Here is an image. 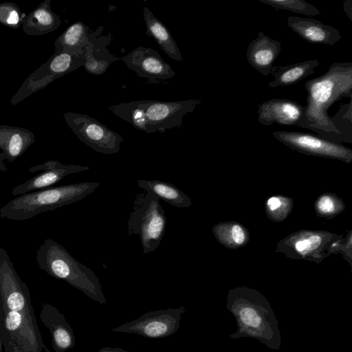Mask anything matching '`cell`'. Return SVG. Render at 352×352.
Here are the masks:
<instances>
[{
    "label": "cell",
    "mask_w": 352,
    "mask_h": 352,
    "mask_svg": "<svg viewBox=\"0 0 352 352\" xmlns=\"http://www.w3.org/2000/svg\"><path fill=\"white\" fill-rule=\"evenodd\" d=\"M0 333L5 352H42L45 349L28 286L1 246Z\"/></svg>",
    "instance_id": "cell-1"
},
{
    "label": "cell",
    "mask_w": 352,
    "mask_h": 352,
    "mask_svg": "<svg viewBox=\"0 0 352 352\" xmlns=\"http://www.w3.org/2000/svg\"><path fill=\"white\" fill-rule=\"evenodd\" d=\"M307 129L331 142L344 141L328 115L329 109L344 98L352 99V63H335L323 75L305 82Z\"/></svg>",
    "instance_id": "cell-2"
},
{
    "label": "cell",
    "mask_w": 352,
    "mask_h": 352,
    "mask_svg": "<svg viewBox=\"0 0 352 352\" xmlns=\"http://www.w3.org/2000/svg\"><path fill=\"white\" fill-rule=\"evenodd\" d=\"M226 307L234 317L236 330L230 339L251 338L267 347L280 350L282 341L277 318L270 302L259 292L248 287L230 289Z\"/></svg>",
    "instance_id": "cell-3"
},
{
    "label": "cell",
    "mask_w": 352,
    "mask_h": 352,
    "mask_svg": "<svg viewBox=\"0 0 352 352\" xmlns=\"http://www.w3.org/2000/svg\"><path fill=\"white\" fill-rule=\"evenodd\" d=\"M201 102L199 99L179 101L140 100L112 104L108 109L116 116L147 133L179 128L184 116Z\"/></svg>",
    "instance_id": "cell-4"
},
{
    "label": "cell",
    "mask_w": 352,
    "mask_h": 352,
    "mask_svg": "<svg viewBox=\"0 0 352 352\" xmlns=\"http://www.w3.org/2000/svg\"><path fill=\"white\" fill-rule=\"evenodd\" d=\"M36 260L39 268L52 277L65 280L101 305L107 303L102 285L94 271L58 242L45 239L36 250Z\"/></svg>",
    "instance_id": "cell-5"
},
{
    "label": "cell",
    "mask_w": 352,
    "mask_h": 352,
    "mask_svg": "<svg viewBox=\"0 0 352 352\" xmlns=\"http://www.w3.org/2000/svg\"><path fill=\"white\" fill-rule=\"evenodd\" d=\"M99 186V182H85L19 195L0 209V217L14 221L30 219L38 214L80 201Z\"/></svg>",
    "instance_id": "cell-6"
},
{
    "label": "cell",
    "mask_w": 352,
    "mask_h": 352,
    "mask_svg": "<svg viewBox=\"0 0 352 352\" xmlns=\"http://www.w3.org/2000/svg\"><path fill=\"white\" fill-rule=\"evenodd\" d=\"M165 212L160 199L146 191L136 196L127 222L128 234H138L144 254L155 250L164 235Z\"/></svg>",
    "instance_id": "cell-7"
},
{
    "label": "cell",
    "mask_w": 352,
    "mask_h": 352,
    "mask_svg": "<svg viewBox=\"0 0 352 352\" xmlns=\"http://www.w3.org/2000/svg\"><path fill=\"white\" fill-rule=\"evenodd\" d=\"M84 64V54L55 52L45 63L26 78L12 97L10 104H17L56 78L76 70Z\"/></svg>",
    "instance_id": "cell-8"
},
{
    "label": "cell",
    "mask_w": 352,
    "mask_h": 352,
    "mask_svg": "<svg viewBox=\"0 0 352 352\" xmlns=\"http://www.w3.org/2000/svg\"><path fill=\"white\" fill-rule=\"evenodd\" d=\"M64 118L77 138L94 151L105 155L120 151L123 138L87 115L67 112Z\"/></svg>",
    "instance_id": "cell-9"
},
{
    "label": "cell",
    "mask_w": 352,
    "mask_h": 352,
    "mask_svg": "<svg viewBox=\"0 0 352 352\" xmlns=\"http://www.w3.org/2000/svg\"><path fill=\"white\" fill-rule=\"evenodd\" d=\"M184 306L146 312L138 318L112 329L116 333H134L148 338H163L175 333L180 326Z\"/></svg>",
    "instance_id": "cell-10"
},
{
    "label": "cell",
    "mask_w": 352,
    "mask_h": 352,
    "mask_svg": "<svg viewBox=\"0 0 352 352\" xmlns=\"http://www.w3.org/2000/svg\"><path fill=\"white\" fill-rule=\"evenodd\" d=\"M274 138L293 150L306 155L328 157L350 162L352 150L336 142L307 133L279 131Z\"/></svg>",
    "instance_id": "cell-11"
},
{
    "label": "cell",
    "mask_w": 352,
    "mask_h": 352,
    "mask_svg": "<svg viewBox=\"0 0 352 352\" xmlns=\"http://www.w3.org/2000/svg\"><path fill=\"white\" fill-rule=\"evenodd\" d=\"M120 60L140 77L151 83H159L175 76L170 65L152 48L140 46L120 57Z\"/></svg>",
    "instance_id": "cell-12"
},
{
    "label": "cell",
    "mask_w": 352,
    "mask_h": 352,
    "mask_svg": "<svg viewBox=\"0 0 352 352\" xmlns=\"http://www.w3.org/2000/svg\"><path fill=\"white\" fill-rule=\"evenodd\" d=\"M305 106L287 98H273L258 105V121L269 126L274 122L307 129Z\"/></svg>",
    "instance_id": "cell-13"
},
{
    "label": "cell",
    "mask_w": 352,
    "mask_h": 352,
    "mask_svg": "<svg viewBox=\"0 0 352 352\" xmlns=\"http://www.w3.org/2000/svg\"><path fill=\"white\" fill-rule=\"evenodd\" d=\"M89 168L87 166L65 165L56 160L47 161L43 164L30 167L28 170L30 173H33L38 170H43L44 172L14 187L12 190V195H21L46 188L58 183L68 175L87 170Z\"/></svg>",
    "instance_id": "cell-14"
},
{
    "label": "cell",
    "mask_w": 352,
    "mask_h": 352,
    "mask_svg": "<svg viewBox=\"0 0 352 352\" xmlns=\"http://www.w3.org/2000/svg\"><path fill=\"white\" fill-rule=\"evenodd\" d=\"M103 27L89 32L88 43L85 48L84 67L87 72L94 75L104 74L110 65L120 60L110 53L108 46L113 41L111 33L103 34Z\"/></svg>",
    "instance_id": "cell-15"
},
{
    "label": "cell",
    "mask_w": 352,
    "mask_h": 352,
    "mask_svg": "<svg viewBox=\"0 0 352 352\" xmlns=\"http://www.w3.org/2000/svg\"><path fill=\"white\" fill-rule=\"evenodd\" d=\"M287 25L303 40L312 44L333 45L342 38L336 28L311 18L290 16Z\"/></svg>",
    "instance_id": "cell-16"
},
{
    "label": "cell",
    "mask_w": 352,
    "mask_h": 352,
    "mask_svg": "<svg viewBox=\"0 0 352 352\" xmlns=\"http://www.w3.org/2000/svg\"><path fill=\"white\" fill-rule=\"evenodd\" d=\"M281 51V43L263 32L248 45L246 57L249 64L257 72L268 76L274 67V63Z\"/></svg>",
    "instance_id": "cell-17"
},
{
    "label": "cell",
    "mask_w": 352,
    "mask_h": 352,
    "mask_svg": "<svg viewBox=\"0 0 352 352\" xmlns=\"http://www.w3.org/2000/svg\"><path fill=\"white\" fill-rule=\"evenodd\" d=\"M41 318L49 329L52 346L56 352H65L74 346L76 340L74 330L63 314L56 307L45 305L41 313Z\"/></svg>",
    "instance_id": "cell-18"
},
{
    "label": "cell",
    "mask_w": 352,
    "mask_h": 352,
    "mask_svg": "<svg viewBox=\"0 0 352 352\" xmlns=\"http://www.w3.org/2000/svg\"><path fill=\"white\" fill-rule=\"evenodd\" d=\"M34 134L24 128L0 125V149L12 162L22 155L34 142Z\"/></svg>",
    "instance_id": "cell-19"
},
{
    "label": "cell",
    "mask_w": 352,
    "mask_h": 352,
    "mask_svg": "<svg viewBox=\"0 0 352 352\" xmlns=\"http://www.w3.org/2000/svg\"><path fill=\"white\" fill-rule=\"evenodd\" d=\"M51 0H45L22 21L23 32L30 36L44 35L58 29L61 24L60 16L50 6Z\"/></svg>",
    "instance_id": "cell-20"
},
{
    "label": "cell",
    "mask_w": 352,
    "mask_h": 352,
    "mask_svg": "<svg viewBox=\"0 0 352 352\" xmlns=\"http://www.w3.org/2000/svg\"><path fill=\"white\" fill-rule=\"evenodd\" d=\"M143 16L146 28V34L153 37L170 58L182 62L183 58L181 52L166 27L147 7L144 8Z\"/></svg>",
    "instance_id": "cell-21"
},
{
    "label": "cell",
    "mask_w": 352,
    "mask_h": 352,
    "mask_svg": "<svg viewBox=\"0 0 352 352\" xmlns=\"http://www.w3.org/2000/svg\"><path fill=\"white\" fill-rule=\"evenodd\" d=\"M319 66L318 60H309L280 67L274 66L271 74L274 79L270 82L269 87L276 88L279 86L294 85L314 73Z\"/></svg>",
    "instance_id": "cell-22"
},
{
    "label": "cell",
    "mask_w": 352,
    "mask_h": 352,
    "mask_svg": "<svg viewBox=\"0 0 352 352\" xmlns=\"http://www.w3.org/2000/svg\"><path fill=\"white\" fill-rule=\"evenodd\" d=\"M89 28L81 21L69 25L55 41V52L84 54L88 43Z\"/></svg>",
    "instance_id": "cell-23"
},
{
    "label": "cell",
    "mask_w": 352,
    "mask_h": 352,
    "mask_svg": "<svg viewBox=\"0 0 352 352\" xmlns=\"http://www.w3.org/2000/svg\"><path fill=\"white\" fill-rule=\"evenodd\" d=\"M138 185L159 199L177 208H186L192 205L191 199L173 184L160 180L138 179Z\"/></svg>",
    "instance_id": "cell-24"
},
{
    "label": "cell",
    "mask_w": 352,
    "mask_h": 352,
    "mask_svg": "<svg viewBox=\"0 0 352 352\" xmlns=\"http://www.w3.org/2000/svg\"><path fill=\"white\" fill-rule=\"evenodd\" d=\"M259 1L276 9L290 11L309 16L320 14L318 8L304 0H259Z\"/></svg>",
    "instance_id": "cell-25"
},
{
    "label": "cell",
    "mask_w": 352,
    "mask_h": 352,
    "mask_svg": "<svg viewBox=\"0 0 352 352\" xmlns=\"http://www.w3.org/2000/svg\"><path fill=\"white\" fill-rule=\"evenodd\" d=\"M23 14L19 7L12 2L0 3V23L8 28H19L22 25Z\"/></svg>",
    "instance_id": "cell-26"
},
{
    "label": "cell",
    "mask_w": 352,
    "mask_h": 352,
    "mask_svg": "<svg viewBox=\"0 0 352 352\" xmlns=\"http://www.w3.org/2000/svg\"><path fill=\"white\" fill-rule=\"evenodd\" d=\"M344 205L342 200L336 196L323 195L318 197L316 203V210L318 215L331 217L342 211Z\"/></svg>",
    "instance_id": "cell-27"
},
{
    "label": "cell",
    "mask_w": 352,
    "mask_h": 352,
    "mask_svg": "<svg viewBox=\"0 0 352 352\" xmlns=\"http://www.w3.org/2000/svg\"><path fill=\"white\" fill-rule=\"evenodd\" d=\"M323 237L318 234H308L299 238L294 243V248L298 254L309 255L322 244Z\"/></svg>",
    "instance_id": "cell-28"
},
{
    "label": "cell",
    "mask_w": 352,
    "mask_h": 352,
    "mask_svg": "<svg viewBox=\"0 0 352 352\" xmlns=\"http://www.w3.org/2000/svg\"><path fill=\"white\" fill-rule=\"evenodd\" d=\"M230 238L233 244L241 245L246 241V234L244 229L239 224H234L229 230Z\"/></svg>",
    "instance_id": "cell-29"
},
{
    "label": "cell",
    "mask_w": 352,
    "mask_h": 352,
    "mask_svg": "<svg viewBox=\"0 0 352 352\" xmlns=\"http://www.w3.org/2000/svg\"><path fill=\"white\" fill-rule=\"evenodd\" d=\"M285 203V200L280 197L274 196L270 197L267 201V209L270 216L271 217H274L278 209L284 208Z\"/></svg>",
    "instance_id": "cell-30"
},
{
    "label": "cell",
    "mask_w": 352,
    "mask_h": 352,
    "mask_svg": "<svg viewBox=\"0 0 352 352\" xmlns=\"http://www.w3.org/2000/svg\"><path fill=\"white\" fill-rule=\"evenodd\" d=\"M97 352H132L126 351L122 348L119 347H110V346H104L100 349Z\"/></svg>",
    "instance_id": "cell-31"
},
{
    "label": "cell",
    "mask_w": 352,
    "mask_h": 352,
    "mask_svg": "<svg viewBox=\"0 0 352 352\" xmlns=\"http://www.w3.org/2000/svg\"><path fill=\"white\" fill-rule=\"evenodd\" d=\"M344 12L347 14L350 21H352L351 12H352V1H345L343 4Z\"/></svg>",
    "instance_id": "cell-32"
},
{
    "label": "cell",
    "mask_w": 352,
    "mask_h": 352,
    "mask_svg": "<svg viewBox=\"0 0 352 352\" xmlns=\"http://www.w3.org/2000/svg\"><path fill=\"white\" fill-rule=\"evenodd\" d=\"M5 160H6V158L4 154L3 153H0V170L4 171L7 170V166L4 163Z\"/></svg>",
    "instance_id": "cell-33"
},
{
    "label": "cell",
    "mask_w": 352,
    "mask_h": 352,
    "mask_svg": "<svg viewBox=\"0 0 352 352\" xmlns=\"http://www.w3.org/2000/svg\"><path fill=\"white\" fill-rule=\"evenodd\" d=\"M1 343H2V340H1V333H0V352H1Z\"/></svg>",
    "instance_id": "cell-34"
}]
</instances>
